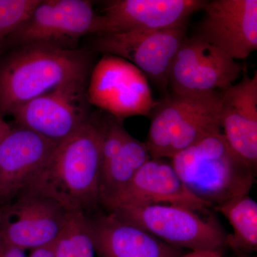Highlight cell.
<instances>
[{"mask_svg": "<svg viewBox=\"0 0 257 257\" xmlns=\"http://www.w3.org/2000/svg\"><path fill=\"white\" fill-rule=\"evenodd\" d=\"M99 15L87 0L40 1L28 20L7 38L2 51L34 44L62 48L89 34H99Z\"/></svg>", "mask_w": 257, "mask_h": 257, "instance_id": "obj_6", "label": "cell"}, {"mask_svg": "<svg viewBox=\"0 0 257 257\" xmlns=\"http://www.w3.org/2000/svg\"><path fill=\"white\" fill-rule=\"evenodd\" d=\"M90 67L85 50L45 44L18 47L0 63V114H12L64 83L88 78Z\"/></svg>", "mask_w": 257, "mask_h": 257, "instance_id": "obj_2", "label": "cell"}, {"mask_svg": "<svg viewBox=\"0 0 257 257\" xmlns=\"http://www.w3.org/2000/svg\"><path fill=\"white\" fill-rule=\"evenodd\" d=\"M236 256H237V257H253L250 256V254H248V253L241 252H236Z\"/></svg>", "mask_w": 257, "mask_h": 257, "instance_id": "obj_25", "label": "cell"}, {"mask_svg": "<svg viewBox=\"0 0 257 257\" xmlns=\"http://www.w3.org/2000/svg\"><path fill=\"white\" fill-rule=\"evenodd\" d=\"M105 121L91 116L78 131L57 144L25 190L54 199L69 213L87 215L97 209Z\"/></svg>", "mask_w": 257, "mask_h": 257, "instance_id": "obj_1", "label": "cell"}, {"mask_svg": "<svg viewBox=\"0 0 257 257\" xmlns=\"http://www.w3.org/2000/svg\"><path fill=\"white\" fill-rule=\"evenodd\" d=\"M186 188L207 207L246 195L256 172L229 147L221 131L211 134L171 159Z\"/></svg>", "mask_w": 257, "mask_h": 257, "instance_id": "obj_3", "label": "cell"}, {"mask_svg": "<svg viewBox=\"0 0 257 257\" xmlns=\"http://www.w3.org/2000/svg\"><path fill=\"white\" fill-rule=\"evenodd\" d=\"M87 85L88 78L64 83L23 104L11 114L20 126L60 143L90 119Z\"/></svg>", "mask_w": 257, "mask_h": 257, "instance_id": "obj_8", "label": "cell"}, {"mask_svg": "<svg viewBox=\"0 0 257 257\" xmlns=\"http://www.w3.org/2000/svg\"><path fill=\"white\" fill-rule=\"evenodd\" d=\"M157 204L182 206L197 212L208 208L186 188L171 162L160 158L147 162L126 188L104 208L111 211Z\"/></svg>", "mask_w": 257, "mask_h": 257, "instance_id": "obj_14", "label": "cell"}, {"mask_svg": "<svg viewBox=\"0 0 257 257\" xmlns=\"http://www.w3.org/2000/svg\"><path fill=\"white\" fill-rule=\"evenodd\" d=\"M202 0H111L99 15L98 35L130 31L167 30L186 25L203 10Z\"/></svg>", "mask_w": 257, "mask_h": 257, "instance_id": "obj_13", "label": "cell"}, {"mask_svg": "<svg viewBox=\"0 0 257 257\" xmlns=\"http://www.w3.org/2000/svg\"><path fill=\"white\" fill-rule=\"evenodd\" d=\"M11 130V126H10V124L7 121H5L3 116L0 114V145L4 141L7 136L9 135Z\"/></svg>", "mask_w": 257, "mask_h": 257, "instance_id": "obj_24", "label": "cell"}, {"mask_svg": "<svg viewBox=\"0 0 257 257\" xmlns=\"http://www.w3.org/2000/svg\"><path fill=\"white\" fill-rule=\"evenodd\" d=\"M90 105L121 120L150 116L157 101L146 76L134 64L119 57L104 55L88 81Z\"/></svg>", "mask_w": 257, "mask_h": 257, "instance_id": "obj_7", "label": "cell"}, {"mask_svg": "<svg viewBox=\"0 0 257 257\" xmlns=\"http://www.w3.org/2000/svg\"><path fill=\"white\" fill-rule=\"evenodd\" d=\"M0 230H1V210H0Z\"/></svg>", "mask_w": 257, "mask_h": 257, "instance_id": "obj_26", "label": "cell"}, {"mask_svg": "<svg viewBox=\"0 0 257 257\" xmlns=\"http://www.w3.org/2000/svg\"><path fill=\"white\" fill-rule=\"evenodd\" d=\"M95 253L100 257H178L179 248L157 239L113 212L86 215Z\"/></svg>", "mask_w": 257, "mask_h": 257, "instance_id": "obj_16", "label": "cell"}, {"mask_svg": "<svg viewBox=\"0 0 257 257\" xmlns=\"http://www.w3.org/2000/svg\"><path fill=\"white\" fill-rule=\"evenodd\" d=\"M0 210V240L24 251L53 244L69 213L54 199L28 190Z\"/></svg>", "mask_w": 257, "mask_h": 257, "instance_id": "obj_9", "label": "cell"}, {"mask_svg": "<svg viewBox=\"0 0 257 257\" xmlns=\"http://www.w3.org/2000/svg\"><path fill=\"white\" fill-rule=\"evenodd\" d=\"M242 71L236 61L200 37H185L171 66L168 85L178 94L222 92Z\"/></svg>", "mask_w": 257, "mask_h": 257, "instance_id": "obj_11", "label": "cell"}, {"mask_svg": "<svg viewBox=\"0 0 257 257\" xmlns=\"http://www.w3.org/2000/svg\"><path fill=\"white\" fill-rule=\"evenodd\" d=\"M221 92H172L152 109L145 145L152 158L172 159L221 131Z\"/></svg>", "mask_w": 257, "mask_h": 257, "instance_id": "obj_4", "label": "cell"}, {"mask_svg": "<svg viewBox=\"0 0 257 257\" xmlns=\"http://www.w3.org/2000/svg\"><path fill=\"white\" fill-rule=\"evenodd\" d=\"M140 226L157 239L177 248L221 253L227 236L214 219L204 220L197 211L182 206L157 204L120 208L108 211Z\"/></svg>", "mask_w": 257, "mask_h": 257, "instance_id": "obj_5", "label": "cell"}, {"mask_svg": "<svg viewBox=\"0 0 257 257\" xmlns=\"http://www.w3.org/2000/svg\"><path fill=\"white\" fill-rule=\"evenodd\" d=\"M0 257H27L25 251L0 240Z\"/></svg>", "mask_w": 257, "mask_h": 257, "instance_id": "obj_21", "label": "cell"}, {"mask_svg": "<svg viewBox=\"0 0 257 257\" xmlns=\"http://www.w3.org/2000/svg\"><path fill=\"white\" fill-rule=\"evenodd\" d=\"M94 253L85 214L68 213L63 229L54 243L55 257H94Z\"/></svg>", "mask_w": 257, "mask_h": 257, "instance_id": "obj_19", "label": "cell"}, {"mask_svg": "<svg viewBox=\"0 0 257 257\" xmlns=\"http://www.w3.org/2000/svg\"><path fill=\"white\" fill-rule=\"evenodd\" d=\"M202 10L198 37L235 61L257 50L256 0H214Z\"/></svg>", "mask_w": 257, "mask_h": 257, "instance_id": "obj_12", "label": "cell"}, {"mask_svg": "<svg viewBox=\"0 0 257 257\" xmlns=\"http://www.w3.org/2000/svg\"><path fill=\"white\" fill-rule=\"evenodd\" d=\"M233 228L228 234L227 246L235 252L248 253L257 250V203L248 194L234 198L216 207Z\"/></svg>", "mask_w": 257, "mask_h": 257, "instance_id": "obj_18", "label": "cell"}, {"mask_svg": "<svg viewBox=\"0 0 257 257\" xmlns=\"http://www.w3.org/2000/svg\"><path fill=\"white\" fill-rule=\"evenodd\" d=\"M57 144L20 126L0 145V203L9 204L27 188Z\"/></svg>", "mask_w": 257, "mask_h": 257, "instance_id": "obj_15", "label": "cell"}, {"mask_svg": "<svg viewBox=\"0 0 257 257\" xmlns=\"http://www.w3.org/2000/svg\"><path fill=\"white\" fill-rule=\"evenodd\" d=\"M185 34L186 25L167 30L104 34L98 35L94 50L128 61L159 87L167 89L171 66Z\"/></svg>", "mask_w": 257, "mask_h": 257, "instance_id": "obj_10", "label": "cell"}, {"mask_svg": "<svg viewBox=\"0 0 257 257\" xmlns=\"http://www.w3.org/2000/svg\"><path fill=\"white\" fill-rule=\"evenodd\" d=\"M29 257H55L54 243L49 245V246L32 250L31 253Z\"/></svg>", "mask_w": 257, "mask_h": 257, "instance_id": "obj_22", "label": "cell"}, {"mask_svg": "<svg viewBox=\"0 0 257 257\" xmlns=\"http://www.w3.org/2000/svg\"><path fill=\"white\" fill-rule=\"evenodd\" d=\"M151 158L145 143L128 133L119 151L101 161L99 204L105 207L126 188L138 171Z\"/></svg>", "mask_w": 257, "mask_h": 257, "instance_id": "obj_17", "label": "cell"}, {"mask_svg": "<svg viewBox=\"0 0 257 257\" xmlns=\"http://www.w3.org/2000/svg\"><path fill=\"white\" fill-rule=\"evenodd\" d=\"M41 0H0V52L8 37L33 13Z\"/></svg>", "mask_w": 257, "mask_h": 257, "instance_id": "obj_20", "label": "cell"}, {"mask_svg": "<svg viewBox=\"0 0 257 257\" xmlns=\"http://www.w3.org/2000/svg\"><path fill=\"white\" fill-rule=\"evenodd\" d=\"M178 257H223L221 253L212 251H191Z\"/></svg>", "mask_w": 257, "mask_h": 257, "instance_id": "obj_23", "label": "cell"}]
</instances>
